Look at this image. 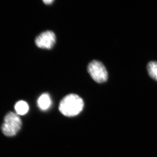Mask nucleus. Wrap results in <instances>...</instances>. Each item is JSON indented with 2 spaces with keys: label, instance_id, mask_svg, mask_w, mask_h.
I'll return each mask as SVG.
<instances>
[{
  "label": "nucleus",
  "instance_id": "nucleus-1",
  "mask_svg": "<svg viewBox=\"0 0 157 157\" xmlns=\"http://www.w3.org/2000/svg\"><path fill=\"white\" fill-rule=\"evenodd\" d=\"M83 107L84 102L80 97L75 94H70L62 99L59 109L63 115L72 117L79 114Z\"/></svg>",
  "mask_w": 157,
  "mask_h": 157
},
{
  "label": "nucleus",
  "instance_id": "nucleus-2",
  "mask_svg": "<svg viewBox=\"0 0 157 157\" xmlns=\"http://www.w3.org/2000/svg\"><path fill=\"white\" fill-rule=\"evenodd\" d=\"M21 126V121L17 113L11 112L6 115L2 126L3 134L12 137L17 134Z\"/></svg>",
  "mask_w": 157,
  "mask_h": 157
},
{
  "label": "nucleus",
  "instance_id": "nucleus-3",
  "mask_svg": "<svg viewBox=\"0 0 157 157\" xmlns=\"http://www.w3.org/2000/svg\"><path fill=\"white\" fill-rule=\"evenodd\" d=\"M87 70L92 78L98 83L107 81L108 73L106 68L101 62L94 60L89 64Z\"/></svg>",
  "mask_w": 157,
  "mask_h": 157
},
{
  "label": "nucleus",
  "instance_id": "nucleus-4",
  "mask_svg": "<svg viewBox=\"0 0 157 157\" xmlns=\"http://www.w3.org/2000/svg\"><path fill=\"white\" fill-rule=\"evenodd\" d=\"M56 42V36L52 31H46L39 34L35 39L37 47L43 49H50Z\"/></svg>",
  "mask_w": 157,
  "mask_h": 157
},
{
  "label": "nucleus",
  "instance_id": "nucleus-5",
  "mask_svg": "<svg viewBox=\"0 0 157 157\" xmlns=\"http://www.w3.org/2000/svg\"><path fill=\"white\" fill-rule=\"evenodd\" d=\"M38 107L41 110H46L50 107L52 101L50 96L47 94H42L37 101Z\"/></svg>",
  "mask_w": 157,
  "mask_h": 157
},
{
  "label": "nucleus",
  "instance_id": "nucleus-6",
  "mask_svg": "<svg viewBox=\"0 0 157 157\" xmlns=\"http://www.w3.org/2000/svg\"><path fill=\"white\" fill-rule=\"evenodd\" d=\"M14 109L17 115H24L28 112L29 106L25 101H20L15 104Z\"/></svg>",
  "mask_w": 157,
  "mask_h": 157
},
{
  "label": "nucleus",
  "instance_id": "nucleus-7",
  "mask_svg": "<svg viewBox=\"0 0 157 157\" xmlns=\"http://www.w3.org/2000/svg\"><path fill=\"white\" fill-rule=\"evenodd\" d=\"M147 70L150 76L157 81V62H149L147 65Z\"/></svg>",
  "mask_w": 157,
  "mask_h": 157
},
{
  "label": "nucleus",
  "instance_id": "nucleus-8",
  "mask_svg": "<svg viewBox=\"0 0 157 157\" xmlns=\"http://www.w3.org/2000/svg\"><path fill=\"white\" fill-rule=\"evenodd\" d=\"M43 2L45 3L46 5H49V4H52L54 2L52 0H46V1H43Z\"/></svg>",
  "mask_w": 157,
  "mask_h": 157
}]
</instances>
